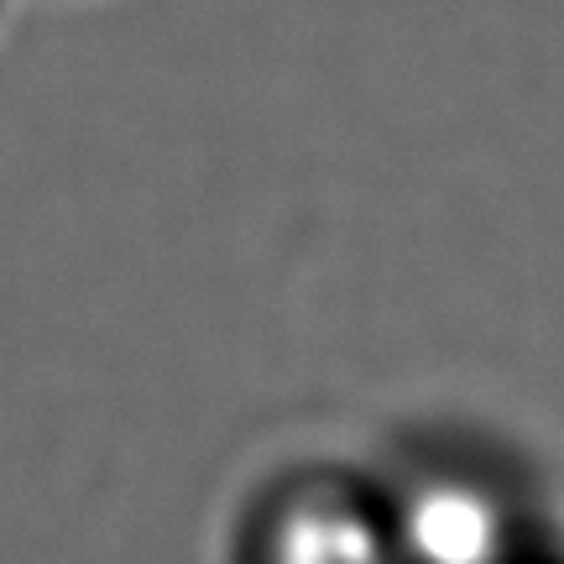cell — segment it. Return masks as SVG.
Listing matches in <instances>:
<instances>
[{
	"label": "cell",
	"instance_id": "3",
	"mask_svg": "<svg viewBox=\"0 0 564 564\" xmlns=\"http://www.w3.org/2000/svg\"><path fill=\"white\" fill-rule=\"evenodd\" d=\"M518 564H539V560H533V554H528V560H518Z\"/></svg>",
	"mask_w": 564,
	"mask_h": 564
},
{
	"label": "cell",
	"instance_id": "2",
	"mask_svg": "<svg viewBox=\"0 0 564 564\" xmlns=\"http://www.w3.org/2000/svg\"><path fill=\"white\" fill-rule=\"evenodd\" d=\"M251 564H403L377 497L340 481H303L267 507Z\"/></svg>",
	"mask_w": 564,
	"mask_h": 564
},
{
	"label": "cell",
	"instance_id": "1",
	"mask_svg": "<svg viewBox=\"0 0 564 564\" xmlns=\"http://www.w3.org/2000/svg\"><path fill=\"white\" fill-rule=\"evenodd\" d=\"M387 528L403 564H518L528 560L523 518L502 486L465 465H423L392 497Z\"/></svg>",
	"mask_w": 564,
	"mask_h": 564
}]
</instances>
